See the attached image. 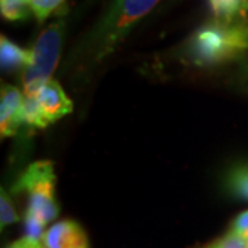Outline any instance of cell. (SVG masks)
<instances>
[{
    "label": "cell",
    "instance_id": "6da1fadb",
    "mask_svg": "<svg viewBox=\"0 0 248 248\" xmlns=\"http://www.w3.org/2000/svg\"><path fill=\"white\" fill-rule=\"evenodd\" d=\"M160 0H115L76 48L80 61L97 63L113 53L131 28L145 17Z\"/></svg>",
    "mask_w": 248,
    "mask_h": 248
},
{
    "label": "cell",
    "instance_id": "7a4b0ae2",
    "mask_svg": "<svg viewBox=\"0 0 248 248\" xmlns=\"http://www.w3.org/2000/svg\"><path fill=\"white\" fill-rule=\"evenodd\" d=\"M248 50V21L214 19L199 28L186 45V57L197 66H213Z\"/></svg>",
    "mask_w": 248,
    "mask_h": 248
},
{
    "label": "cell",
    "instance_id": "3957f363",
    "mask_svg": "<svg viewBox=\"0 0 248 248\" xmlns=\"http://www.w3.org/2000/svg\"><path fill=\"white\" fill-rule=\"evenodd\" d=\"M14 192L27 193L29 200L25 213V236L43 243L45 226L60 214V205L55 202L53 163L40 160L29 164L16 182Z\"/></svg>",
    "mask_w": 248,
    "mask_h": 248
},
{
    "label": "cell",
    "instance_id": "277c9868",
    "mask_svg": "<svg viewBox=\"0 0 248 248\" xmlns=\"http://www.w3.org/2000/svg\"><path fill=\"white\" fill-rule=\"evenodd\" d=\"M63 33V21H57L46 28L36 40L33 48L31 50L32 61L22 71L24 95H35L43 84L51 79L60 61Z\"/></svg>",
    "mask_w": 248,
    "mask_h": 248
},
{
    "label": "cell",
    "instance_id": "5b68a950",
    "mask_svg": "<svg viewBox=\"0 0 248 248\" xmlns=\"http://www.w3.org/2000/svg\"><path fill=\"white\" fill-rule=\"evenodd\" d=\"M24 120V94L14 86L1 84L0 134L1 138L16 135Z\"/></svg>",
    "mask_w": 248,
    "mask_h": 248
},
{
    "label": "cell",
    "instance_id": "8992f818",
    "mask_svg": "<svg viewBox=\"0 0 248 248\" xmlns=\"http://www.w3.org/2000/svg\"><path fill=\"white\" fill-rule=\"evenodd\" d=\"M35 95L47 125L71 113L73 109V104L66 97L61 84L53 79L45 83L43 87Z\"/></svg>",
    "mask_w": 248,
    "mask_h": 248
},
{
    "label": "cell",
    "instance_id": "52a82bcc",
    "mask_svg": "<svg viewBox=\"0 0 248 248\" xmlns=\"http://www.w3.org/2000/svg\"><path fill=\"white\" fill-rule=\"evenodd\" d=\"M45 248H90V241L84 229L78 222H57L46 231L43 237Z\"/></svg>",
    "mask_w": 248,
    "mask_h": 248
},
{
    "label": "cell",
    "instance_id": "ba28073f",
    "mask_svg": "<svg viewBox=\"0 0 248 248\" xmlns=\"http://www.w3.org/2000/svg\"><path fill=\"white\" fill-rule=\"evenodd\" d=\"M0 61L1 69L4 72H14L18 69H25L32 61L31 50L21 48L13 43L6 36L0 37Z\"/></svg>",
    "mask_w": 248,
    "mask_h": 248
},
{
    "label": "cell",
    "instance_id": "9c48e42d",
    "mask_svg": "<svg viewBox=\"0 0 248 248\" xmlns=\"http://www.w3.org/2000/svg\"><path fill=\"white\" fill-rule=\"evenodd\" d=\"M217 19H240L246 18L248 11L247 0H208Z\"/></svg>",
    "mask_w": 248,
    "mask_h": 248
},
{
    "label": "cell",
    "instance_id": "30bf717a",
    "mask_svg": "<svg viewBox=\"0 0 248 248\" xmlns=\"http://www.w3.org/2000/svg\"><path fill=\"white\" fill-rule=\"evenodd\" d=\"M226 189L234 197L248 202V164H237L228 172Z\"/></svg>",
    "mask_w": 248,
    "mask_h": 248
},
{
    "label": "cell",
    "instance_id": "8fae6325",
    "mask_svg": "<svg viewBox=\"0 0 248 248\" xmlns=\"http://www.w3.org/2000/svg\"><path fill=\"white\" fill-rule=\"evenodd\" d=\"M24 120L25 123L36 128L47 127L43 115L40 112L36 95H24Z\"/></svg>",
    "mask_w": 248,
    "mask_h": 248
},
{
    "label": "cell",
    "instance_id": "7c38bea8",
    "mask_svg": "<svg viewBox=\"0 0 248 248\" xmlns=\"http://www.w3.org/2000/svg\"><path fill=\"white\" fill-rule=\"evenodd\" d=\"M17 221L18 215L11 200H10V196L6 193L4 189H1V192H0V228H1V231L10 225L16 223Z\"/></svg>",
    "mask_w": 248,
    "mask_h": 248
},
{
    "label": "cell",
    "instance_id": "4fadbf2b",
    "mask_svg": "<svg viewBox=\"0 0 248 248\" xmlns=\"http://www.w3.org/2000/svg\"><path fill=\"white\" fill-rule=\"evenodd\" d=\"M65 0H29V7L36 18L43 22L50 14H53Z\"/></svg>",
    "mask_w": 248,
    "mask_h": 248
},
{
    "label": "cell",
    "instance_id": "5bb4252c",
    "mask_svg": "<svg viewBox=\"0 0 248 248\" xmlns=\"http://www.w3.org/2000/svg\"><path fill=\"white\" fill-rule=\"evenodd\" d=\"M205 248H248V237L228 232L222 237L214 240L213 243L205 246Z\"/></svg>",
    "mask_w": 248,
    "mask_h": 248
},
{
    "label": "cell",
    "instance_id": "9a60e30c",
    "mask_svg": "<svg viewBox=\"0 0 248 248\" xmlns=\"http://www.w3.org/2000/svg\"><path fill=\"white\" fill-rule=\"evenodd\" d=\"M229 232L248 237V210L234 218V221L232 222Z\"/></svg>",
    "mask_w": 248,
    "mask_h": 248
},
{
    "label": "cell",
    "instance_id": "2e32d148",
    "mask_svg": "<svg viewBox=\"0 0 248 248\" xmlns=\"http://www.w3.org/2000/svg\"><path fill=\"white\" fill-rule=\"evenodd\" d=\"M6 248H45L43 247V243L42 241H37V240L31 239V237H21L17 241L11 243L10 246H7Z\"/></svg>",
    "mask_w": 248,
    "mask_h": 248
},
{
    "label": "cell",
    "instance_id": "e0dca14e",
    "mask_svg": "<svg viewBox=\"0 0 248 248\" xmlns=\"http://www.w3.org/2000/svg\"><path fill=\"white\" fill-rule=\"evenodd\" d=\"M247 79H248V75H247Z\"/></svg>",
    "mask_w": 248,
    "mask_h": 248
},
{
    "label": "cell",
    "instance_id": "ac0fdd59",
    "mask_svg": "<svg viewBox=\"0 0 248 248\" xmlns=\"http://www.w3.org/2000/svg\"><path fill=\"white\" fill-rule=\"evenodd\" d=\"M247 4H248V0H247Z\"/></svg>",
    "mask_w": 248,
    "mask_h": 248
},
{
    "label": "cell",
    "instance_id": "d6986e66",
    "mask_svg": "<svg viewBox=\"0 0 248 248\" xmlns=\"http://www.w3.org/2000/svg\"><path fill=\"white\" fill-rule=\"evenodd\" d=\"M203 248H205V247H203Z\"/></svg>",
    "mask_w": 248,
    "mask_h": 248
}]
</instances>
